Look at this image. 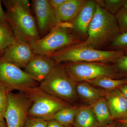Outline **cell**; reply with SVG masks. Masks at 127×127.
Here are the masks:
<instances>
[{
    "label": "cell",
    "instance_id": "ac0fdd59",
    "mask_svg": "<svg viewBox=\"0 0 127 127\" xmlns=\"http://www.w3.org/2000/svg\"><path fill=\"white\" fill-rule=\"evenodd\" d=\"M89 106L93 110L100 126L112 122L113 120L112 119L106 100L104 97L100 98Z\"/></svg>",
    "mask_w": 127,
    "mask_h": 127
},
{
    "label": "cell",
    "instance_id": "5bb4252c",
    "mask_svg": "<svg viewBox=\"0 0 127 127\" xmlns=\"http://www.w3.org/2000/svg\"><path fill=\"white\" fill-rule=\"evenodd\" d=\"M104 97L113 120L127 119V99L119 89L106 91Z\"/></svg>",
    "mask_w": 127,
    "mask_h": 127
},
{
    "label": "cell",
    "instance_id": "4316f807",
    "mask_svg": "<svg viewBox=\"0 0 127 127\" xmlns=\"http://www.w3.org/2000/svg\"><path fill=\"white\" fill-rule=\"evenodd\" d=\"M116 62V66L119 70L127 72V54L120 57Z\"/></svg>",
    "mask_w": 127,
    "mask_h": 127
},
{
    "label": "cell",
    "instance_id": "cb8c5ba5",
    "mask_svg": "<svg viewBox=\"0 0 127 127\" xmlns=\"http://www.w3.org/2000/svg\"><path fill=\"white\" fill-rule=\"evenodd\" d=\"M103 4L106 9L109 12L114 15L116 14L123 7L127 0H103Z\"/></svg>",
    "mask_w": 127,
    "mask_h": 127
},
{
    "label": "cell",
    "instance_id": "d6a6232c",
    "mask_svg": "<svg viewBox=\"0 0 127 127\" xmlns=\"http://www.w3.org/2000/svg\"><path fill=\"white\" fill-rule=\"evenodd\" d=\"M117 122L122 124L127 127V119L125 120H117Z\"/></svg>",
    "mask_w": 127,
    "mask_h": 127
},
{
    "label": "cell",
    "instance_id": "e575fe53",
    "mask_svg": "<svg viewBox=\"0 0 127 127\" xmlns=\"http://www.w3.org/2000/svg\"><path fill=\"white\" fill-rule=\"evenodd\" d=\"M118 127H127L125 126V125H123L122 124H121L119 123V125Z\"/></svg>",
    "mask_w": 127,
    "mask_h": 127
},
{
    "label": "cell",
    "instance_id": "1f68e13d",
    "mask_svg": "<svg viewBox=\"0 0 127 127\" xmlns=\"http://www.w3.org/2000/svg\"><path fill=\"white\" fill-rule=\"evenodd\" d=\"M118 123H114L112 122L109 123L108 124H106V125H103V126H100L98 127H118Z\"/></svg>",
    "mask_w": 127,
    "mask_h": 127
},
{
    "label": "cell",
    "instance_id": "ba28073f",
    "mask_svg": "<svg viewBox=\"0 0 127 127\" xmlns=\"http://www.w3.org/2000/svg\"><path fill=\"white\" fill-rule=\"evenodd\" d=\"M0 83L8 92L14 90L23 92L40 85L21 68L0 57Z\"/></svg>",
    "mask_w": 127,
    "mask_h": 127
},
{
    "label": "cell",
    "instance_id": "8fae6325",
    "mask_svg": "<svg viewBox=\"0 0 127 127\" xmlns=\"http://www.w3.org/2000/svg\"><path fill=\"white\" fill-rule=\"evenodd\" d=\"M34 55L30 44L16 39L14 43L6 48L0 58L20 68H24Z\"/></svg>",
    "mask_w": 127,
    "mask_h": 127
},
{
    "label": "cell",
    "instance_id": "6da1fadb",
    "mask_svg": "<svg viewBox=\"0 0 127 127\" xmlns=\"http://www.w3.org/2000/svg\"><path fill=\"white\" fill-rule=\"evenodd\" d=\"M6 8L8 22L16 39L30 44L40 39V35L28 0H2Z\"/></svg>",
    "mask_w": 127,
    "mask_h": 127
},
{
    "label": "cell",
    "instance_id": "7a4b0ae2",
    "mask_svg": "<svg viewBox=\"0 0 127 127\" xmlns=\"http://www.w3.org/2000/svg\"><path fill=\"white\" fill-rule=\"evenodd\" d=\"M96 2V10L89 26L87 37L82 43L98 49L112 42L120 31L115 16Z\"/></svg>",
    "mask_w": 127,
    "mask_h": 127
},
{
    "label": "cell",
    "instance_id": "f546056e",
    "mask_svg": "<svg viewBox=\"0 0 127 127\" xmlns=\"http://www.w3.org/2000/svg\"><path fill=\"white\" fill-rule=\"evenodd\" d=\"M47 127H65L58 121L53 119L47 121Z\"/></svg>",
    "mask_w": 127,
    "mask_h": 127
},
{
    "label": "cell",
    "instance_id": "5b68a950",
    "mask_svg": "<svg viewBox=\"0 0 127 127\" xmlns=\"http://www.w3.org/2000/svg\"><path fill=\"white\" fill-rule=\"evenodd\" d=\"M32 101L29 116L46 120L53 119L61 109L71 106L65 101L49 94L39 86L21 92Z\"/></svg>",
    "mask_w": 127,
    "mask_h": 127
},
{
    "label": "cell",
    "instance_id": "4dcf8cb0",
    "mask_svg": "<svg viewBox=\"0 0 127 127\" xmlns=\"http://www.w3.org/2000/svg\"><path fill=\"white\" fill-rule=\"evenodd\" d=\"M119 89L127 99V84L123 85Z\"/></svg>",
    "mask_w": 127,
    "mask_h": 127
},
{
    "label": "cell",
    "instance_id": "52a82bcc",
    "mask_svg": "<svg viewBox=\"0 0 127 127\" xmlns=\"http://www.w3.org/2000/svg\"><path fill=\"white\" fill-rule=\"evenodd\" d=\"M62 65L76 83L87 82L103 77H113L116 75L113 68L106 63H76L64 64Z\"/></svg>",
    "mask_w": 127,
    "mask_h": 127
},
{
    "label": "cell",
    "instance_id": "30bf717a",
    "mask_svg": "<svg viewBox=\"0 0 127 127\" xmlns=\"http://www.w3.org/2000/svg\"><path fill=\"white\" fill-rule=\"evenodd\" d=\"M31 6L40 38L45 36L58 24L54 9L48 0H33Z\"/></svg>",
    "mask_w": 127,
    "mask_h": 127
},
{
    "label": "cell",
    "instance_id": "4fadbf2b",
    "mask_svg": "<svg viewBox=\"0 0 127 127\" xmlns=\"http://www.w3.org/2000/svg\"><path fill=\"white\" fill-rule=\"evenodd\" d=\"M96 1L88 0L74 20L69 23L71 31L83 37H87L89 26L96 10Z\"/></svg>",
    "mask_w": 127,
    "mask_h": 127
},
{
    "label": "cell",
    "instance_id": "f1b7e54d",
    "mask_svg": "<svg viewBox=\"0 0 127 127\" xmlns=\"http://www.w3.org/2000/svg\"><path fill=\"white\" fill-rule=\"evenodd\" d=\"M2 1L0 0V23L5 24L8 23L5 12L4 11L1 5Z\"/></svg>",
    "mask_w": 127,
    "mask_h": 127
},
{
    "label": "cell",
    "instance_id": "d6986e66",
    "mask_svg": "<svg viewBox=\"0 0 127 127\" xmlns=\"http://www.w3.org/2000/svg\"><path fill=\"white\" fill-rule=\"evenodd\" d=\"M79 108L75 106L64 108L56 114L53 119L58 121L65 127H71L73 126Z\"/></svg>",
    "mask_w": 127,
    "mask_h": 127
},
{
    "label": "cell",
    "instance_id": "3957f363",
    "mask_svg": "<svg viewBox=\"0 0 127 127\" xmlns=\"http://www.w3.org/2000/svg\"><path fill=\"white\" fill-rule=\"evenodd\" d=\"M125 53L120 50L103 51L94 49L82 43L70 46L50 56L58 64L81 62L107 63L116 62Z\"/></svg>",
    "mask_w": 127,
    "mask_h": 127
},
{
    "label": "cell",
    "instance_id": "83f0119b",
    "mask_svg": "<svg viewBox=\"0 0 127 127\" xmlns=\"http://www.w3.org/2000/svg\"><path fill=\"white\" fill-rule=\"evenodd\" d=\"M67 0H48L50 4L55 10L64 4Z\"/></svg>",
    "mask_w": 127,
    "mask_h": 127
},
{
    "label": "cell",
    "instance_id": "e0dca14e",
    "mask_svg": "<svg viewBox=\"0 0 127 127\" xmlns=\"http://www.w3.org/2000/svg\"><path fill=\"white\" fill-rule=\"evenodd\" d=\"M73 126L75 127H98L100 126L90 106L79 107Z\"/></svg>",
    "mask_w": 127,
    "mask_h": 127
},
{
    "label": "cell",
    "instance_id": "ffe728a7",
    "mask_svg": "<svg viewBox=\"0 0 127 127\" xmlns=\"http://www.w3.org/2000/svg\"><path fill=\"white\" fill-rule=\"evenodd\" d=\"M86 82L94 86L99 87L106 91H111L119 88L127 84L126 79H115L111 77H103L88 81Z\"/></svg>",
    "mask_w": 127,
    "mask_h": 127
},
{
    "label": "cell",
    "instance_id": "484cf974",
    "mask_svg": "<svg viewBox=\"0 0 127 127\" xmlns=\"http://www.w3.org/2000/svg\"><path fill=\"white\" fill-rule=\"evenodd\" d=\"M47 121L29 116L25 127H47Z\"/></svg>",
    "mask_w": 127,
    "mask_h": 127
},
{
    "label": "cell",
    "instance_id": "277c9868",
    "mask_svg": "<svg viewBox=\"0 0 127 127\" xmlns=\"http://www.w3.org/2000/svg\"><path fill=\"white\" fill-rule=\"evenodd\" d=\"M82 42L73 34L68 23H60L45 36L30 45L34 54L50 57L64 48Z\"/></svg>",
    "mask_w": 127,
    "mask_h": 127
},
{
    "label": "cell",
    "instance_id": "7c38bea8",
    "mask_svg": "<svg viewBox=\"0 0 127 127\" xmlns=\"http://www.w3.org/2000/svg\"><path fill=\"white\" fill-rule=\"evenodd\" d=\"M58 64L50 57L34 54L24 71L38 82L43 81Z\"/></svg>",
    "mask_w": 127,
    "mask_h": 127
},
{
    "label": "cell",
    "instance_id": "2e32d148",
    "mask_svg": "<svg viewBox=\"0 0 127 127\" xmlns=\"http://www.w3.org/2000/svg\"><path fill=\"white\" fill-rule=\"evenodd\" d=\"M76 91L77 95L89 105L104 97L106 93V90H99L86 82L76 83Z\"/></svg>",
    "mask_w": 127,
    "mask_h": 127
},
{
    "label": "cell",
    "instance_id": "9a60e30c",
    "mask_svg": "<svg viewBox=\"0 0 127 127\" xmlns=\"http://www.w3.org/2000/svg\"><path fill=\"white\" fill-rule=\"evenodd\" d=\"M86 0H67L55 10L58 23H70L87 2Z\"/></svg>",
    "mask_w": 127,
    "mask_h": 127
},
{
    "label": "cell",
    "instance_id": "8992f818",
    "mask_svg": "<svg viewBox=\"0 0 127 127\" xmlns=\"http://www.w3.org/2000/svg\"><path fill=\"white\" fill-rule=\"evenodd\" d=\"M76 83L73 81L62 65H58L39 87L51 95L66 102L74 101L77 98Z\"/></svg>",
    "mask_w": 127,
    "mask_h": 127
},
{
    "label": "cell",
    "instance_id": "d590c367",
    "mask_svg": "<svg viewBox=\"0 0 127 127\" xmlns=\"http://www.w3.org/2000/svg\"><path fill=\"white\" fill-rule=\"evenodd\" d=\"M123 7L127 10V0L126 1V3H125V5Z\"/></svg>",
    "mask_w": 127,
    "mask_h": 127
},
{
    "label": "cell",
    "instance_id": "9c48e42d",
    "mask_svg": "<svg viewBox=\"0 0 127 127\" xmlns=\"http://www.w3.org/2000/svg\"><path fill=\"white\" fill-rule=\"evenodd\" d=\"M8 103L4 115L6 127H25L32 101L22 92L7 93Z\"/></svg>",
    "mask_w": 127,
    "mask_h": 127
},
{
    "label": "cell",
    "instance_id": "d4e9b609",
    "mask_svg": "<svg viewBox=\"0 0 127 127\" xmlns=\"http://www.w3.org/2000/svg\"><path fill=\"white\" fill-rule=\"evenodd\" d=\"M120 33L127 32V10L123 7L116 14Z\"/></svg>",
    "mask_w": 127,
    "mask_h": 127
},
{
    "label": "cell",
    "instance_id": "8d00e7d4",
    "mask_svg": "<svg viewBox=\"0 0 127 127\" xmlns=\"http://www.w3.org/2000/svg\"></svg>",
    "mask_w": 127,
    "mask_h": 127
},
{
    "label": "cell",
    "instance_id": "7402d4cb",
    "mask_svg": "<svg viewBox=\"0 0 127 127\" xmlns=\"http://www.w3.org/2000/svg\"><path fill=\"white\" fill-rule=\"evenodd\" d=\"M7 92L4 87L0 83V122L6 124L4 115L8 105Z\"/></svg>",
    "mask_w": 127,
    "mask_h": 127
},
{
    "label": "cell",
    "instance_id": "44dd1931",
    "mask_svg": "<svg viewBox=\"0 0 127 127\" xmlns=\"http://www.w3.org/2000/svg\"><path fill=\"white\" fill-rule=\"evenodd\" d=\"M16 40L15 34L9 22L5 24L0 23V57L6 48Z\"/></svg>",
    "mask_w": 127,
    "mask_h": 127
},
{
    "label": "cell",
    "instance_id": "836d02e7",
    "mask_svg": "<svg viewBox=\"0 0 127 127\" xmlns=\"http://www.w3.org/2000/svg\"><path fill=\"white\" fill-rule=\"evenodd\" d=\"M0 127H6V124L0 122Z\"/></svg>",
    "mask_w": 127,
    "mask_h": 127
},
{
    "label": "cell",
    "instance_id": "603a6c76",
    "mask_svg": "<svg viewBox=\"0 0 127 127\" xmlns=\"http://www.w3.org/2000/svg\"><path fill=\"white\" fill-rule=\"evenodd\" d=\"M111 46L116 50L127 52V32L119 34L111 42Z\"/></svg>",
    "mask_w": 127,
    "mask_h": 127
}]
</instances>
